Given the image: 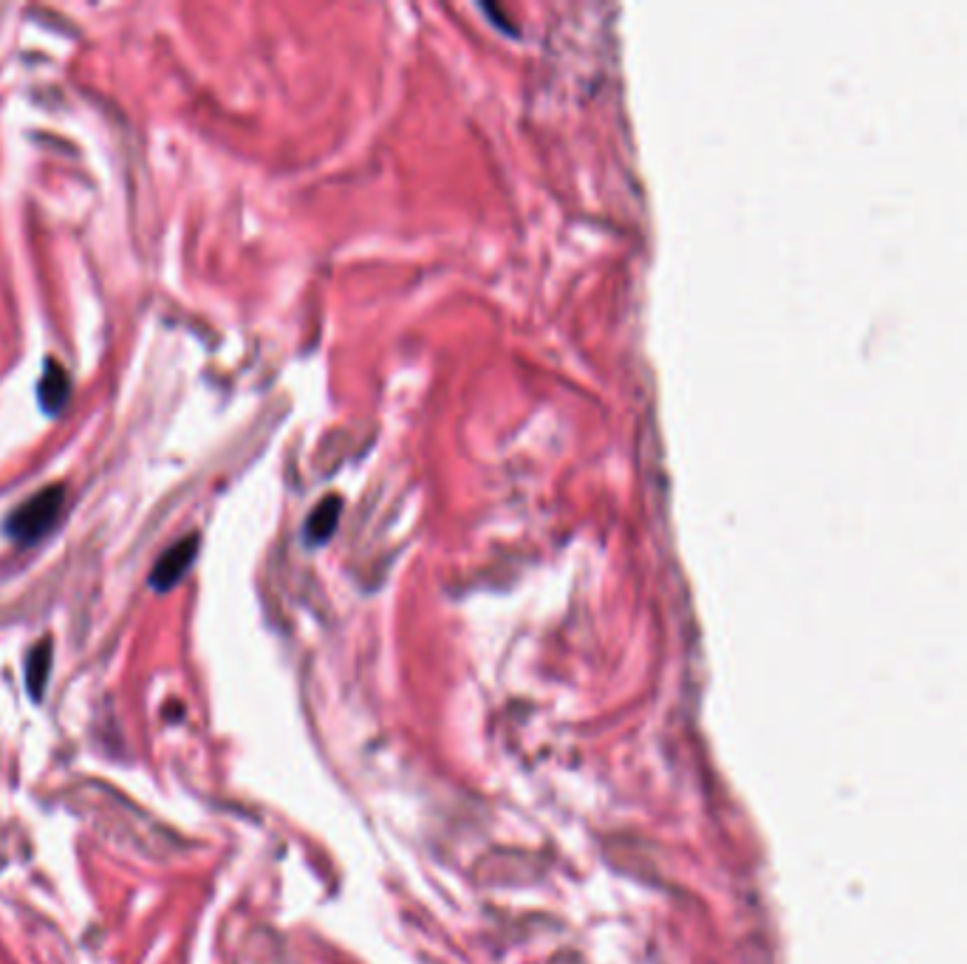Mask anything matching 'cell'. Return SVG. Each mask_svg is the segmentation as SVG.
I'll return each mask as SVG.
<instances>
[{
	"mask_svg": "<svg viewBox=\"0 0 967 964\" xmlns=\"http://www.w3.org/2000/svg\"><path fill=\"white\" fill-rule=\"evenodd\" d=\"M65 506V486L52 484L45 490L34 492L27 504H20L18 510L9 512L7 517V535L12 537L20 546H32L40 537H45L49 532L57 526L60 515H63Z\"/></svg>",
	"mask_w": 967,
	"mask_h": 964,
	"instance_id": "6da1fadb",
	"label": "cell"
},
{
	"mask_svg": "<svg viewBox=\"0 0 967 964\" xmlns=\"http://www.w3.org/2000/svg\"><path fill=\"white\" fill-rule=\"evenodd\" d=\"M52 639L38 642L27 657V688L32 693V699H43L45 684H49V677H52Z\"/></svg>",
	"mask_w": 967,
	"mask_h": 964,
	"instance_id": "277c9868",
	"label": "cell"
},
{
	"mask_svg": "<svg viewBox=\"0 0 967 964\" xmlns=\"http://www.w3.org/2000/svg\"><path fill=\"white\" fill-rule=\"evenodd\" d=\"M69 397H71L69 374H65V370L60 368L54 359H49V363H45L43 377H40V383H38L40 408H43L49 416H57L60 410L69 405Z\"/></svg>",
	"mask_w": 967,
	"mask_h": 964,
	"instance_id": "3957f363",
	"label": "cell"
},
{
	"mask_svg": "<svg viewBox=\"0 0 967 964\" xmlns=\"http://www.w3.org/2000/svg\"><path fill=\"white\" fill-rule=\"evenodd\" d=\"M196 555H199V537L196 535L174 543V546L156 560L154 572H150V586H154L156 591H170V588L190 572Z\"/></svg>",
	"mask_w": 967,
	"mask_h": 964,
	"instance_id": "7a4b0ae2",
	"label": "cell"
},
{
	"mask_svg": "<svg viewBox=\"0 0 967 964\" xmlns=\"http://www.w3.org/2000/svg\"><path fill=\"white\" fill-rule=\"evenodd\" d=\"M340 512H343V501L337 499V495H332V499L320 501V504H317V510H314L312 515H308V524H306L308 543L328 541V537L334 535V530H337Z\"/></svg>",
	"mask_w": 967,
	"mask_h": 964,
	"instance_id": "5b68a950",
	"label": "cell"
}]
</instances>
